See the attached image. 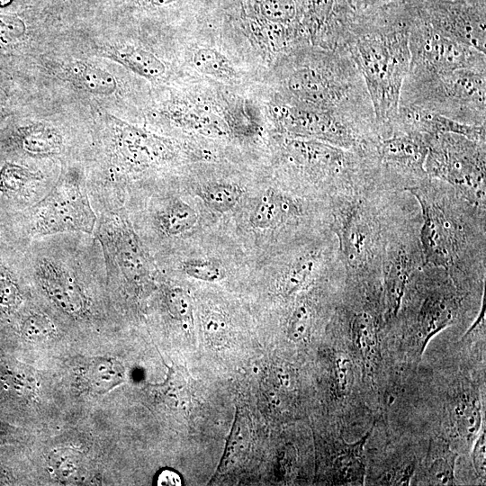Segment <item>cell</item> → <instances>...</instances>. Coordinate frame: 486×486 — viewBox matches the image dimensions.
Segmentation results:
<instances>
[{"label": "cell", "instance_id": "cell-36", "mask_svg": "<svg viewBox=\"0 0 486 486\" xmlns=\"http://www.w3.org/2000/svg\"><path fill=\"white\" fill-rule=\"evenodd\" d=\"M203 328L208 338L213 344H221L226 339L228 324L225 319L217 313H210L205 316Z\"/></svg>", "mask_w": 486, "mask_h": 486}, {"label": "cell", "instance_id": "cell-35", "mask_svg": "<svg viewBox=\"0 0 486 486\" xmlns=\"http://www.w3.org/2000/svg\"><path fill=\"white\" fill-rule=\"evenodd\" d=\"M22 331L31 339L48 338L55 331V325L48 315L42 312H32L22 321Z\"/></svg>", "mask_w": 486, "mask_h": 486}, {"label": "cell", "instance_id": "cell-17", "mask_svg": "<svg viewBox=\"0 0 486 486\" xmlns=\"http://www.w3.org/2000/svg\"><path fill=\"white\" fill-rule=\"evenodd\" d=\"M304 212L299 200L271 188L260 196L250 213L249 223L259 230L276 229L297 222Z\"/></svg>", "mask_w": 486, "mask_h": 486}, {"label": "cell", "instance_id": "cell-31", "mask_svg": "<svg viewBox=\"0 0 486 486\" xmlns=\"http://www.w3.org/2000/svg\"><path fill=\"white\" fill-rule=\"evenodd\" d=\"M332 381L338 397L345 398L351 392L355 382V370L352 359L345 352H338L334 356Z\"/></svg>", "mask_w": 486, "mask_h": 486}, {"label": "cell", "instance_id": "cell-18", "mask_svg": "<svg viewBox=\"0 0 486 486\" xmlns=\"http://www.w3.org/2000/svg\"><path fill=\"white\" fill-rule=\"evenodd\" d=\"M12 145L23 156L46 159L61 156L66 148L60 130L48 122H33L18 129Z\"/></svg>", "mask_w": 486, "mask_h": 486}, {"label": "cell", "instance_id": "cell-42", "mask_svg": "<svg viewBox=\"0 0 486 486\" xmlns=\"http://www.w3.org/2000/svg\"><path fill=\"white\" fill-rule=\"evenodd\" d=\"M178 0H146V2L152 6L162 7L171 4Z\"/></svg>", "mask_w": 486, "mask_h": 486}, {"label": "cell", "instance_id": "cell-10", "mask_svg": "<svg viewBox=\"0 0 486 486\" xmlns=\"http://www.w3.org/2000/svg\"><path fill=\"white\" fill-rule=\"evenodd\" d=\"M485 144L454 133L428 136V176L447 183L468 201L485 208Z\"/></svg>", "mask_w": 486, "mask_h": 486}, {"label": "cell", "instance_id": "cell-22", "mask_svg": "<svg viewBox=\"0 0 486 486\" xmlns=\"http://www.w3.org/2000/svg\"><path fill=\"white\" fill-rule=\"evenodd\" d=\"M457 454L444 439L430 442L423 464V476L426 484H455L454 469Z\"/></svg>", "mask_w": 486, "mask_h": 486}, {"label": "cell", "instance_id": "cell-4", "mask_svg": "<svg viewBox=\"0 0 486 486\" xmlns=\"http://www.w3.org/2000/svg\"><path fill=\"white\" fill-rule=\"evenodd\" d=\"M405 192L370 184L329 199L328 229L346 283L380 284L387 233Z\"/></svg>", "mask_w": 486, "mask_h": 486}, {"label": "cell", "instance_id": "cell-27", "mask_svg": "<svg viewBox=\"0 0 486 486\" xmlns=\"http://www.w3.org/2000/svg\"><path fill=\"white\" fill-rule=\"evenodd\" d=\"M195 194L209 209L225 213L238 204L243 191L236 184L215 182L201 186Z\"/></svg>", "mask_w": 486, "mask_h": 486}, {"label": "cell", "instance_id": "cell-43", "mask_svg": "<svg viewBox=\"0 0 486 486\" xmlns=\"http://www.w3.org/2000/svg\"><path fill=\"white\" fill-rule=\"evenodd\" d=\"M14 0H0V7L9 5Z\"/></svg>", "mask_w": 486, "mask_h": 486}, {"label": "cell", "instance_id": "cell-20", "mask_svg": "<svg viewBox=\"0 0 486 486\" xmlns=\"http://www.w3.org/2000/svg\"><path fill=\"white\" fill-rule=\"evenodd\" d=\"M151 220L157 232L172 238L191 230L198 221V213L182 199L171 198L152 212Z\"/></svg>", "mask_w": 486, "mask_h": 486}, {"label": "cell", "instance_id": "cell-33", "mask_svg": "<svg viewBox=\"0 0 486 486\" xmlns=\"http://www.w3.org/2000/svg\"><path fill=\"white\" fill-rule=\"evenodd\" d=\"M22 302V292L14 271L0 260V309L15 310Z\"/></svg>", "mask_w": 486, "mask_h": 486}, {"label": "cell", "instance_id": "cell-19", "mask_svg": "<svg viewBox=\"0 0 486 486\" xmlns=\"http://www.w3.org/2000/svg\"><path fill=\"white\" fill-rule=\"evenodd\" d=\"M45 180L46 176L41 170L6 162L0 169V192L8 196L31 199L33 203L48 192L42 188Z\"/></svg>", "mask_w": 486, "mask_h": 486}, {"label": "cell", "instance_id": "cell-30", "mask_svg": "<svg viewBox=\"0 0 486 486\" xmlns=\"http://www.w3.org/2000/svg\"><path fill=\"white\" fill-rule=\"evenodd\" d=\"M315 318L313 305L308 300L300 301L293 308L287 322V337L293 342L306 340L311 332Z\"/></svg>", "mask_w": 486, "mask_h": 486}, {"label": "cell", "instance_id": "cell-14", "mask_svg": "<svg viewBox=\"0 0 486 486\" xmlns=\"http://www.w3.org/2000/svg\"><path fill=\"white\" fill-rule=\"evenodd\" d=\"M416 4L434 30L485 53L486 0H416Z\"/></svg>", "mask_w": 486, "mask_h": 486}, {"label": "cell", "instance_id": "cell-24", "mask_svg": "<svg viewBox=\"0 0 486 486\" xmlns=\"http://www.w3.org/2000/svg\"><path fill=\"white\" fill-rule=\"evenodd\" d=\"M481 403L469 393L457 396L450 408V421L457 436L472 443L482 429Z\"/></svg>", "mask_w": 486, "mask_h": 486}, {"label": "cell", "instance_id": "cell-28", "mask_svg": "<svg viewBox=\"0 0 486 486\" xmlns=\"http://www.w3.org/2000/svg\"><path fill=\"white\" fill-rule=\"evenodd\" d=\"M250 439L249 422L247 416L239 411L237 414L229 436L220 471H227L245 454Z\"/></svg>", "mask_w": 486, "mask_h": 486}, {"label": "cell", "instance_id": "cell-32", "mask_svg": "<svg viewBox=\"0 0 486 486\" xmlns=\"http://www.w3.org/2000/svg\"><path fill=\"white\" fill-rule=\"evenodd\" d=\"M181 269L190 277L210 283L219 282L226 275L224 266L214 259H187L181 263Z\"/></svg>", "mask_w": 486, "mask_h": 486}, {"label": "cell", "instance_id": "cell-6", "mask_svg": "<svg viewBox=\"0 0 486 486\" xmlns=\"http://www.w3.org/2000/svg\"><path fill=\"white\" fill-rule=\"evenodd\" d=\"M280 160L300 186L319 191L328 200L374 184L370 161L363 152L326 142L284 136Z\"/></svg>", "mask_w": 486, "mask_h": 486}, {"label": "cell", "instance_id": "cell-34", "mask_svg": "<svg viewBox=\"0 0 486 486\" xmlns=\"http://www.w3.org/2000/svg\"><path fill=\"white\" fill-rule=\"evenodd\" d=\"M165 302L172 318L184 323L192 320V300L184 289L179 287L169 289L166 293Z\"/></svg>", "mask_w": 486, "mask_h": 486}, {"label": "cell", "instance_id": "cell-37", "mask_svg": "<svg viewBox=\"0 0 486 486\" xmlns=\"http://www.w3.org/2000/svg\"><path fill=\"white\" fill-rule=\"evenodd\" d=\"M25 22L16 15L0 14V40H13L22 37Z\"/></svg>", "mask_w": 486, "mask_h": 486}, {"label": "cell", "instance_id": "cell-7", "mask_svg": "<svg viewBox=\"0 0 486 486\" xmlns=\"http://www.w3.org/2000/svg\"><path fill=\"white\" fill-rule=\"evenodd\" d=\"M399 106L417 108L466 123L486 124V69L440 74L408 72Z\"/></svg>", "mask_w": 486, "mask_h": 486}, {"label": "cell", "instance_id": "cell-16", "mask_svg": "<svg viewBox=\"0 0 486 486\" xmlns=\"http://www.w3.org/2000/svg\"><path fill=\"white\" fill-rule=\"evenodd\" d=\"M355 13L350 0H307L302 27L310 45L345 49Z\"/></svg>", "mask_w": 486, "mask_h": 486}, {"label": "cell", "instance_id": "cell-1", "mask_svg": "<svg viewBox=\"0 0 486 486\" xmlns=\"http://www.w3.org/2000/svg\"><path fill=\"white\" fill-rule=\"evenodd\" d=\"M421 213L425 264L443 268L464 292L484 284L486 215L455 188L428 177L408 190Z\"/></svg>", "mask_w": 486, "mask_h": 486}, {"label": "cell", "instance_id": "cell-9", "mask_svg": "<svg viewBox=\"0 0 486 486\" xmlns=\"http://www.w3.org/2000/svg\"><path fill=\"white\" fill-rule=\"evenodd\" d=\"M96 221L86 180L77 170L69 169L31 204L25 233L30 241L67 233L93 235Z\"/></svg>", "mask_w": 486, "mask_h": 486}, {"label": "cell", "instance_id": "cell-13", "mask_svg": "<svg viewBox=\"0 0 486 486\" xmlns=\"http://www.w3.org/2000/svg\"><path fill=\"white\" fill-rule=\"evenodd\" d=\"M409 45L410 64L408 72L410 73L440 74L462 68L486 69L485 53L434 30L421 18L417 4Z\"/></svg>", "mask_w": 486, "mask_h": 486}, {"label": "cell", "instance_id": "cell-3", "mask_svg": "<svg viewBox=\"0 0 486 486\" xmlns=\"http://www.w3.org/2000/svg\"><path fill=\"white\" fill-rule=\"evenodd\" d=\"M282 61L278 100L376 123L364 81L346 49L306 44L284 55Z\"/></svg>", "mask_w": 486, "mask_h": 486}, {"label": "cell", "instance_id": "cell-2", "mask_svg": "<svg viewBox=\"0 0 486 486\" xmlns=\"http://www.w3.org/2000/svg\"><path fill=\"white\" fill-rule=\"evenodd\" d=\"M415 0L356 11L345 49L367 89L378 132L395 119L410 64V25Z\"/></svg>", "mask_w": 486, "mask_h": 486}, {"label": "cell", "instance_id": "cell-29", "mask_svg": "<svg viewBox=\"0 0 486 486\" xmlns=\"http://www.w3.org/2000/svg\"><path fill=\"white\" fill-rule=\"evenodd\" d=\"M87 379L93 389L106 392L119 384L123 378V368L112 359H98L87 369Z\"/></svg>", "mask_w": 486, "mask_h": 486}, {"label": "cell", "instance_id": "cell-38", "mask_svg": "<svg viewBox=\"0 0 486 486\" xmlns=\"http://www.w3.org/2000/svg\"><path fill=\"white\" fill-rule=\"evenodd\" d=\"M476 436L472 449V464L477 476L485 481L486 474V433L484 427Z\"/></svg>", "mask_w": 486, "mask_h": 486}, {"label": "cell", "instance_id": "cell-12", "mask_svg": "<svg viewBox=\"0 0 486 486\" xmlns=\"http://www.w3.org/2000/svg\"><path fill=\"white\" fill-rule=\"evenodd\" d=\"M428 135L414 130L391 129L378 136L365 150L376 186L392 191H408L428 176L425 160Z\"/></svg>", "mask_w": 486, "mask_h": 486}, {"label": "cell", "instance_id": "cell-5", "mask_svg": "<svg viewBox=\"0 0 486 486\" xmlns=\"http://www.w3.org/2000/svg\"><path fill=\"white\" fill-rule=\"evenodd\" d=\"M106 125L107 169L100 178L87 183L96 212L124 207L130 176L169 165L179 152L172 140L115 117L109 116Z\"/></svg>", "mask_w": 486, "mask_h": 486}, {"label": "cell", "instance_id": "cell-15", "mask_svg": "<svg viewBox=\"0 0 486 486\" xmlns=\"http://www.w3.org/2000/svg\"><path fill=\"white\" fill-rule=\"evenodd\" d=\"M240 99L209 101L192 97L176 101L167 117L178 127L211 138L233 135L235 114Z\"/></svg>", "mask_w": 486, "mask_h": 486}, {"label": "cell", "instance_id": "cell-25", "mask_svg": "<svg viewBox=\"0 0 486 486\" xmlns=\"http://www.w3.org/2000/svg\"><path fill=\"white\" fill-rule=\"evenodd\" d=\"M193 67L201 74L222 82L236 80L238 72L232 61L213 47L201 46L191 55Z\"/></svg>", "mask_w": 486, "mask_h": 486}, {"label": "cell", "instance_id": "cell-11", "mask_svg": "<svg viewBox=\"0 0 486 486\" xmlns=\"http://www.w3.org/2000/svg\"><path fill=\"white\" fill-rule=\"evenodd\" d=\"M272 111L279 131L286 137L315 140L360 152L378 137L377 124L331 111L280 100Z\"/></svg>", "mask_w": 486, "mask_h": 486}, {"label": "cell", "instance_id": "cell-26", "mask_svg": "<svg viewBox=\"0 0 486 486\" xmlns=\"http://www.w3.org/2000/svg\"><path fill=\"white\" fill-rule=\"evenodd\" d=\"M69 76L84 90L99 95H109L115 92L117 82L105 69L87 63H76L69 68Z\"/></svg>", "mask_w": 486, "mask_h": 486}, {"label": "cell", "instance_id": "cell-8", "mask_svg": "<svg viewBox=\"0 0 486 486\" xmlns=\"http://www.w3.org/2000/svg\"><path fill=\"white\" fill-rule=\"evenodd\" d=\"M421 222L419 206L406 192L389 228L382 261L380 297L386 322L398 318L410 281L425 264Z\"/></svg>", "mask_w": 486, "mask_h": 486}, {"label": "cell", "instance_id": "cell-39", "mask_svg": "<svg viewBox=\"0 0 486 486\" xmlns=\"http://www.w3.org/2000/svg\"><path fill=\"white\" fill-rule=\"evenodd\" d=\"M414 464L397 466L388 471L381 479V484L408 485L414 473Z\"/></svg>", "mask_w": 486, "mask_h": 486}, {"label": "cell", "instance_id": "cell-21", "mask_svg": "<svg viewBox=\"0 0 486 486\" xmlns=\"http://www.w3.org/2000/svg\"><path fill=\"white\" fill-rule=\"evenodd\" d=\"M104 53L148 80L161 78L166 70V65L159 58L142 47L129 44L111 45L104 48Z\"/></svg>", "mask_w": 486, "mask_h": 486}, {"label": "cell", "instance_id": "cell-23", "mask_svg": "<svg viewBox=\"0 0 486 486\" xmlns=\"http://www.w3.org/2000/svg\"><path fill=\"white\" fill-rule=\"evenodd\" d=\"M374 427L357 441L345 443L335 459L336 482L339 484H363L365 476L364 445Z\"/></svg>", "mask_w": 486, "mask_h": 486}, {"label": "cell", "instance_id": "cell-41", "mask_svg": "<svg viewBox=\"0 0 486 486\" xmlns=\"http://www.w3.org/2000/svg\"><path fill=\"white\" fill-rule=\"evenodd\" d=\"M157 484L158 485H181L182 479L176 472L171 469H165L161 471L159 474L158 475Z\"/></svg>", "mask_w": 486, "mask_h": 486}, {"label": "cell", "instance_id": "cell-40", "mask_svg": "<svg viewBox=\"0 0 486 486\" xmlns=\"http://www.w3.org/2000/svg\"><path fill=\"white\" fill-rule=\"evenodd\" d=\"M355 11L379 8L385 5L407 2L410 0H350Z\"/></svg>", "mask_w": 486, "mask_h": 486}]
</instances>
